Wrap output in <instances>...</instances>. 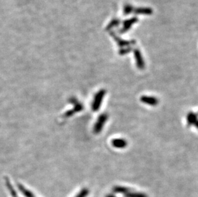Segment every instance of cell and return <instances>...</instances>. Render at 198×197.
<instances>
[{
	"label": "cell",
	"instance_id": "cell-14",
	"mask_svg": "<svg viewBox=\"0 0 198 197\" xmlns=\"http://www.w3.org/2000/svg\"><path fill=\"white\" fill-rule=\"evenodd\" d=\"M131 51L130 48H125V49H122L121 51H119V54L121 55H124L125 54H127L129 53Z\"/></svg>",
	"mask_w": 198,
	"mask_h": 197
},
{
	"label": "cell",
	"instance_id": "cell-12",
	"mask_svg": "<svg viewBox=\"0 0 198 197\" xmlns=\"http://www.w3.org/2000/svg\"><path fill=\"white\" fill-rule=\"evenodd\" d=\"M133 9H134L133 7H131V5H125L124 7V14L125 15H128L132 12Z\"/></svg>",
	"mask_w": 198,
	"mask_h": 197
},
{
	"label": "cell",
	"instance_id": "cell-7",
	"mask_svg": "<svg viewBox=\"0 0 198 197\" xmlns=\"http://www.w3.org/2000/svg\"><path fill=\"white\" fill-rule=\"evenodd\" d=\"M197 114L193 112H190L188 113L187 116V122L188 127L191 126V125H194L196 123V122L197 121Z\"/></svg>",
	"mask_w": 198,
	"mask_h": 197
},
{
	"label": "cell",
	"instance_id": "cell-2",
	"mask_svg": "<svg viewBox=\"0 0 198 197\" xmlns=\"http://www.w3.org/2000/svg\"><path fill=\"white\" fill-rule=\"evenodd\" d=\"M108 118L109 115L107 113H102L99 115L94 126V133L95 134H98L102 131L105 122L108 120Z\"/></svg>",
	"mask_w": 198,
	"mask_h": 197
},
{
	"label": "cell",
	"instance_id": "cell-13",
	"mask_svg": "<svg viewBox=\"0 0 198 197\" xmlns=\"http://www.w3.org/2000/svg\"><path fill=\"white\" fill-rule=\"evenodd\" d=\"M119 21L116 20V19L113 20V21H112L109 24V26H108V29L111 28H112L113 26H117V25H119Z\"/></svg>",
	"mask_w": 198,
	"mask_h": 197
},
{
	"label": "cell",
	"instance_id": "cell-8",
	"mask_svg": "<svg viewBox=\"0 0 198 197\" xmlns=\"http://www.w3.org/2000/svg\"><path fill=\"white\" fill-rule=\"evenodd\" d=\"M113 192L116 193H121V194H126L130 192V189L128 188L121 186H116L112 189Z\"/></svg>",
	"mask_w": 198,
	"mask_h": 197
},
{
	"label": "cell",
	"instance_id": "cell-4",
	"mask_svg": "<svg viewBox=\"0 0 198 197\" xmlns=\"http://www.w3.org/2000/svg\"><path fill=\"white\" fill-rule=\"evenodd\" d=\"M134 56H135L137 67L141 70L144 69L145 63H144V61L141 52L138 49H135L134 51Z\"/></svg>",
	"mask_w": 198,
	"mask_h": 197
},
{
	"label": "cell",
	"instance_id": "cell-9",
	"mask_svg": "<svg viewBox=\"0 0 198 197\" xmlns=\"http://www.w3.org/2000/svg\"><path fill=\"white\" fill-rule=\"evenodd\" d=\"M137 21V18H132L131 19H129L128 21H126L124 23V26H123V28L121 29V32H127V30H128L129 28H130V26L133 25L134 22H135Z\"/></svg>",
	"mask_w": 198,
	"mask_h": 197
},
{
	"label": "cell",
	"instance_id": "cell-10",
	"mask_svg": "<svg viewBox=\"0 0 198 197\" xmlns=\"http://www.w3.org/2000/svg\"><path fill=\"white\" fill-rule=\"evenodd\" d=\"M124 197H148L145 193H139V192H130L126 193Z\"/></svg>",
	"mask_w": 198,
	"mask_h": 197
},
{
	"label": "cell",
	"instance_id": "cell-1",
	"mask_svg": "<svg viewBox=\"0 0 198 197\" xmlns=\"http://www.w3.org/2000/svg\"><path fill=\"white\" fill-rule=\"evenodd\" d=\"M106 93V90L104 89H101L100 90L97 92V93L95 95L94 100L92 104V109L93 111H98L99 109V107L101 105L102 101L105 97Z\"/></svg>",
	"mask_w": 198,
	"mask_h": 197
},
{
	"label": "cell",
	"instance_id": "cell-11",
	"mask_svg": "<svg viewBox=\"0 0 198 197\" xmlns=\"http://www.w3.org/2000/svg\"><path fill=\"white\" fill-rule=\"evenodd\" d=\"M135 12L137 14H151V10L150 8H139L137 10H135Z\"/></svg>",
	"mask_w": 198,
	"mask_h": 197
},
{
	"label": "cell",
	"instance_id": "cell-3",
	"mask_svg": "<svg viewBox=\"0 0 198 197\" xmlns=\"http://www.w3.org/2000/svg\"><path fill=\"white\" fill-rule=\"evenodd\" d=\"M71 103L74 104L73 108L68 111V112H66L65 114L64 115V117H69L72 115H73V114H75V113L79 112L83 110V105L78 103V101L76 99H72Z\"/></svg>",
	"mask_w": 198,
	"mask_h": 197
},
{
	"label": "cell",
	"instance_id": "cell-5",
	"mask_svg": "<svg viewBox=\"0 0 198 197\" xmlns=\"http://www.w3.org/2000/svg\"><path fill=\"white\" fill-rule=\"evenodd\" d=\"M141 101L146 104L153 106H157L159 103V100L157 98L152 96H147V95L142 96L141 97Z\"/></svg>",
	"mask_w": 198,
	"mask_h": 197
},
{
	"label": "cell",
	"instance_id": "cell-15",
	"mask_svg": "<svg viewBox=\"0 0 198 197\" xmlns=\"http://www.w3.org/2000/svg\"><path fill=\"white\" fill-rule=\"evenodd\" d=\"M105 197H116V196H114V195H107Z\"/></svg>",
	"mask_w": 198,
	"mask_h": 197
},
{
	"label": "cell",
	"instance_id": "cell-16",
	"mask_svg": "<svg viewBox=\"0 0 198 197\" xmlns=\"http://www.w3.org/2000/svg\"><path fill=\"white\" fill-rule=\"evenodd\" d=\"M194 125H195V126L198 129V120L196 122V123L194 124Z\"/></svg>",
	"mask_w": 198,
	"mask_h": 197
},
{
	"label": "cell",
	"instance_id": "cell-6",
	"mask_svg": "<svg viewBox=\"0 0 198 197\" xmlns=\"http://www.w3.org/2000/svg\"><path fill=\"white\" fill-rule=\"evenodd\" d=\"M112 144L113 147L117 148H125L128 145V142L124 139L121 138H116L112 141Z\"/></svg>",
	"mask_w": 198,
	"mask_h": 197
}]
</instances>
